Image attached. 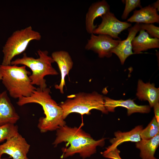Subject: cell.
<instances>
[{"label":"cell","mask_w":159,"mask_h":159,"mask_svg":"<svg viewBox=\"0 0 159 159\" xmlns=\"http://www.w3.org/2000/svg\"><path fill=\"white\" fill-rule=\"evenodd\" d=\"M56 138L53 143L55 147L62 142H67L68 147L63 148L61 158H66L78 153L83 158L90 157L96 152L98 146L103 147L105 138L95 140L81 128L72 127L66 125L56 130Z\"/></svg>","instance_id":"1"},{"label":"cell","mask_w":159,"mask_h":159,"mask_svg":"<svg viewBox=\"0 0 159 159\" xmlns=\"http://www.w3.org/2000/svg\"><path fill=\"white\" fill-rule=\"evenodd\" d=\"M50 93L49 88L42 89L38 87L30 96L21 97L17 102L20 106L31 103L42 106L45 116L39 118L37 125L42 133L56 130L66 124L62 108L52 98Z\"/></svg>","instance_id":"2"},{"label":"cell","mask_w":159,"mask_h":159,"mask_svg":"<svg viewBox=\"0 0 159 159\" xmlns=\"http://www.w3.org/2000/svg\"><path fill=\"white\" fill-rule=\"evenodd\" d=\"M24 65H0L3 84L14 99L30 96L37 88L32 84L30 73Z\"/></svg>","instance_id":"3"},{"label":"cell","mask_w":159,"mask_h":159,"mask_svg":"<svg viewBox=\"0 0 159 159\" xmlns=\"http://www.w3.org/2000/svg\"><path fill=\"white\" fill-rule=\"evenodd\" d=\"M37 53L38 57L35 58L24 53L21 58L12 60L11 65H21L29 68L32 71L29 76L32 84L43 89L47 87L44 77L48 75H57L59 73L53 67L52 64L54 62L51 56L49 55L47 51L39 49Z\"/></svg>","instance_id":"4"},{"label":"cell","mask_w":159,"mask_h":159,"mask_svg":"<svg viewBox=\"0 0 159 159\" xmlns=\"http://www.w3.org/2000/svg\"><path fill=\"white\" fill-rule=\"evenodd\" d=\"M67 97L59 105L62 109L64 120L72 113L89 115L90 111L93 109L100 110L103 113H108L104 106V96L96 91L79 92Z\"/></svg>","instance_id":"5"},{"label":"cell","mask_w":159,"mask_h":159,"mask_svg":"<svg viewBox=\"0 0 159 159\" xmlns=\"http://www.w3.org/2000/svg\"><path fill=\"white\" fill-rule=\"evenodd\" d=\"M41 37L40 34L33 30L31 26L14 32L3 47V57L1 65H11L13 58L24 52L31 41L40 40Z\"/></svg>","instance_id":"6"},{"label":"cell","mask_w":159,"mask_h":159,"mask_svg":"<svg viewBox=\"0 0 159 159\" xmlns=\"http://www.w3.org/2000/svg\"><path fill=\"white\" fill-rule=\"evenodd\" d=\"M101 23L94 30L93 34L109 36L115 39H120L119 34L131 26V24L118 20L110 11L101 17Z\"/></svg>","instance_id":"7"},{"label":"cell","mask_w":159,"mask_h":159,"mask_svg":"<svg viewBox=\"0 0 159 159\" xmlns=\"http://www.w3.org/2000/svg\"><path fill=\"white\" fill-rule=\"evenodd\" d=\"M120 40L114 39L107 35L100 34L96 35L92 33L88 39L85 49L95 52L100 58H109L112 55V50Z\"/></svg>","instance_id":"8"},{"label":"cell","mask_w":159,"mask_h":159,"mask_svg":"<svg viewBox=\"0 0 159 159\" xmlns=\"http://www.w3.org/2000/svg\"><path fill=\"white\" fill-rule=\"evenodd\" d=\"M30 145L19 133L0 144V156L9 155L12 159H29L27 154Z\"/></svg>","instance_id":"9"},{"label":"cell","mask_w":159,"mask_h":159,"mask_svg":"<svg viewBox=\"0 0 159 159\" xmlns=\"http://www.w3.org/2000/svg\"><path fill=\"white\" fill-rule=\"evenodd\" d=\"M51 57L58 67L61 73V81L59 85L56 84L54 87L59 90L60 93H64V87L65 86V78L68 75L72 68L73 62L69 52L66 51H57L53 52Z\"/></svg>","instance_id":"10"},{"label":"cell","mask_w":159,"mask_h":159,"mask_svg":"<svg viewBox=\"0 0 159 159\" xmlns=\"http://www.w3.org/2000/svg\"><path fill=\"white\" fill-rule=\"evenodd\" d=\"M103 98L105 107L108 112H114L115 108L118 107L126 108L128 115L137 112L148 113L150 111V107L149 106L137 105L133 100L130 99L126 100H116L106 97H104Z\"/></svg>","instance_id":"11"},{"label":"cell","mask_w":159,"mask_h":159,"mask_svg":"<svg viewBox=\"0 0 159 159\" xmlns=\"http://www.w3.org/2000/svg\"><path fill=\"white\" fill-rule=\"evenodd\" d=\"M20 118L6 90L0 93V125L15 124Z\"/></svg>","instance_id":"12"},{"label":"cell","mask_w":159,"mask_h":159,"mask_svg":"<svg viewBox=\"0 0 159 159\" xmlns=\"http://www.w3.org/2000/svg\"><path fill=\"white\" fill-rule=\"evenodd\" d=\"M140 30V24L136 23L128 29V34L127 38L120 40L118 45L112 51L119 58L122 64L130 55L134 54L132 51V41L137 33Z\"/></svg>","instance_id":"13"},{"label":"cell","mask_w":159,"mask_h":159,"mask_svg":"<svg viewBox=\"0 0 159 159\" xmlns=\"http://www.w3.org/2000/svg\"><path fill=\"white\" fill-rule=\"evenodd\" d=\"M110 11V6L105 0H102L92 4L85 16V28L87 32L90 34H92L97 26L94 24L95 19L99 16L101 17Z\"/></svg>","instance_id":"14"},{"label":"cell","mask_w":159,"mask_h":159,"mask_svg":"<svg viewBox=\"0 0 159 159\" xmlns=\"http://www.w3.org/2000/svg\"><path fill=\"white\" fill-rule=\"evenodd\" d=\"M143 129L142 125L136 126L130 131L122 132L118 131L114 133L115 137L110 139L111 145L104 151L107 152L112 150L123 143L130 141L137 143L141 140L140 134Z\"/></svg>","instance_id":"15"},{"label":"cell","mask_w":159,"mask_h":159,"mask_svg":"<svg viewBox=\"0 0 159 159\" xmlns=\"http://www.w3.org/2000/svg\"><path fill=\"white\" fill-rule=\"evenodd\" d=\"M132 41V50L134 54L141 53L148 49L159 48V39L150 37L148 33L143 30Z\"/></svg>","instance_id":"16"},{"label":"cell","mask_w":159,"mask_h":159,"mask_svg":"<svg viewBox=\"0 0 159 159\" xmlns=\"http://www.w3.org/2000/svg\"><path fill=\"white\" fill-rule=\"evenodd\" d=\"M128 22L143 24L159 23V15L157 10L149 5L134 11L132 15L127 20Z\"/></svg>","instance_id":"17"},{"label":"cell","mask_w":159,"mask_h":159,"mask_svg":"<svg viewBox=\"0 0 159 159\" xmlns=\"http://www.w3.org/2000/svg\"><path fill=\"white\" fill-rule=\"evenodd\" d=\"M136 95L141 100L148 101L151 107L153 106L159 100V89L155 87L154 84L145 83L141 80L138 82Z\"/></svg>","instance_id":"18"},{"label":"cell","mask_w":159,"mask_h":159,"mask_svg":"<svg viewBox=\"0 0 159 159\" xmlns=\"http://www.w3.org/2000/svg\"><path fill=\"white\" fill-rule=\"evenodd\" d=\"M159 145V134L148 140H141L136 143V148L140 151L141 159H157L154 154Z\"/></svg>","instance_id":"19"},{"label":"cell","mask_w":159,"mask_h":159,"mask_svg":"<svg viewBox=\"0 0 159 159\" xmlns=\"http://www.w3.org/2000/svg\"><path fill=\"white\" fill-rule=\"evenodd\" d=\"M159 134V124L154 117L148 126L143 129L140 134L142 140L151 139Z\"/></svg>","instance_id":"20"},{"label":"cell","mask_w":159,"mask_h":159,"mask_svg":"<svg viewBox=\"0 0 159 159\" xmlns=\"http://www.w3.org/2000/svg\"><path fill=\"white\" fill-rule=\"evenodd\" d=\"M19 133L18 127L15 124H8L0 125V143Z\"/></svg>","instance_id":"21"},{"label":"cell","mask_w":159,"mask_h":159,"mask_svg":"<svg viewBox=\"0 0 159 159\" xmlns=\"http://www.w3.org/2000/svg\"><path fill=\"white\" fill-rule=\"evenodd\" d=\"M125 6L121 18L123 19H126L132 11L137 7L142 8L140 0H125Z\"/></svg>","instance_id":"22"},{"label":"cell","mask_w":159,"mask_h":159,"mask_svg":"<svg viewBox=\"0 0 159 159\" xmlns=\"http://www.w3.org/2000/svg\"><path fill=\"white\" fill-rule=\"evenodd\" d=\"M140 24V30H146L150 37L159 39V27L152 24Z\"/></svg>","instance_id":"23"},{"label":"cell","mask_w":159,"mask_h":159,"mask_svg":"<svg viewBox=\"0 0 159 159\" xmlns=\"http://www.w3.org/2000/svg\"><path fill=\"white\" fill-rule=\"evenodd\" d=\"M120 150L117 148L107 152L102 153L105 158L111 159H122L120 155Z\"/></svg>","instance_id":"24"},{"label":"cell","mask_w":159,"mask_h":159,"mask_svg":"<svg viewBox=\"0 0 159 159\" xmlns=\"http://www.w3.org/2000/svg\"><path fill=\"white\" fill-rule=\"evenodd\" d=\"M155 113V117L158 123L159 124V103H157L153 107Z\"/></svg>","instance_id":"25"},{"label":"cell","mask_w":159,"mask_h":159,"mask_svg":"<svg viewBox=\"0 0 159 159\" xmlns=\"http://www.w3.org/2000/svg\"><path fill=\"white\" fill-rule=\"evenodd\" d=\"M155 9H156L158 11L159 10V1L157 0L156 2L153 3L152 6Z\"/></svg>","instance_id":"26"},{"label":"cell","mask_w":159,"mask_h":159,"mask_svg":"<svg viewBox=\"0 0 159 159\" xmlns=\"http://www.w3.org/2000/svg\"><path fill=\"white\" fill-rule=\"evenodd\" d=\"M2 79V75H1V70L0 69V80H1Z\"/></svg>","instance_id":"27"},{"label":"cell","mask_w":159,"mask_h":159,"mask_svg":"<svg viewBox=\"0 0 159 159\" xmlns=\"http://www.w3.org/2000/svg\"><path fill=\"white\" fill-rule=\"evenodd\" d=\"M1 156H0V159H5V158H1Z\"/></svg>","instance_id":"28"}]
</instances>
